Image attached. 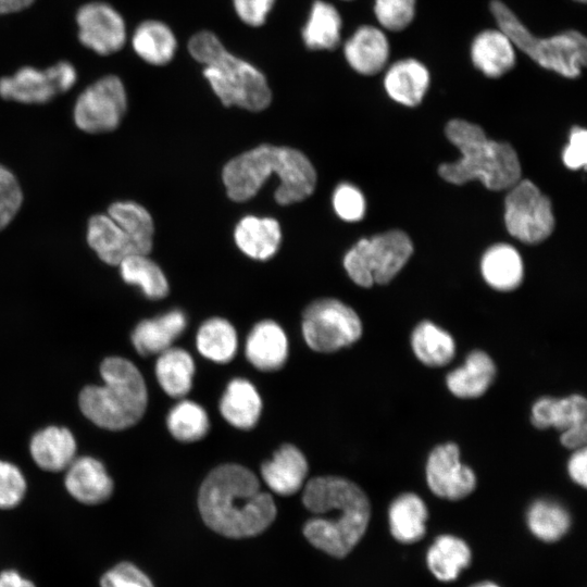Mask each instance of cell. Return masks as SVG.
<instances>
[{"label":"cell","mask_w":587,"mask_h":587,"mask_svg":"<svg viewBox=\"0 0 587 587\" xmlns=\"http://www.w3.org/2000/svg\"><path fill=\"white\" fill-rule=\"evenodd\" d=\"M341 26L338 10L326 1L315 0L302 28V40L310 50H333L340 42Z\"/></svg>","instance_id":"31"},{"label":"cell","mask_w":587,"mask_h":587,"mask_svg":"<svg viewBox=\"0 0 587 587\" xmlns=\"http://www.w3.org/2000/svg\"><path fill=\"white\" fill-rule=\"evenodd\" d=\"M471 58L483 74L491 78L500 77L515 64L514 46L501 29H487L474 38Z\"/></svg>","instance_id":"21"},{"label":"cell","mask_w":587,"mask_h":587,"mask_svg":"<svg viewBox=\"0 0 587 587\" xmlns=\"http://www.w3.org/2000/svg\"><path fill=\"white\" fill-rule=\"evenodd\" d=\"M22 201L23 195L16 177L0 165V230L16 215Z\"/></svg>","instance_id":"41"},{"label":"cell","mask_w":587,"mask_h":587,"mask_svg":"<svg viewBox=\"0 0 587 587\" xmlns=\"http://www.w3.org/2000/svg\"><path fill=\"white\" fill-rule=\"evenodd\" d=\"M234 238L246 255L265 261L276 253L282 241V232L275 218L248 215L237 224Z\"/></svg>","instance_id":"24"},{"label":"cell","mask_w":587,"mask_h":587,"mask_svg":"<svg viewBox=\"0 0 587 587\" xmlns=\"http://www.w3.org/2000/svg\"><path fill=\"white\" fill-rule=\"evenodd\" d=\"M302 334L312 350L329 353L354 344L362 335V323L346 303L322 298L304 309Z\"/></svg>","instance_id":"9"},{"label":"cell","mask_w":587,"mask_h":587,"mask_svg":"<svg viewBox=\"0 0 587 587\" xmlns=\"http://www.w3.org/2000/svg\"><path fill=\"white\" fill-rule=\"evenodd\" d=\"M344 53L355 72L374 75L384 68L388 60L389 43L380 29L364 25L346 41Z\"/></svg>","instance_id":"19"},{"label":"cell","mask_w":587,"mask_h":587,"mask_svg":"<svg viewBox=\"0 0 587 587\" xmlns=\"http://www.w3.org/2000/svg\"><path fill=\"white\" fill-rule=\"evenodd\" d=\"M413 252L412 241L402 230L392 229L359 240L345 255L349 277L361 287L389 283Z\"/></svg>","instance_id":"8"},{"label":"cell","mask_w":587,"mask_h":587,"mask_svg":"<svg viewBox=\"0 0 587 587\" xmlns=\"http://www.w3.org/2000/svg\"><path fill=\"white\" fill-rule=\"evenodd\" d=\"M35 0H0V15L16 13L25 10Z\"/></svg>","instance_id":"50"},{"label":"cell","mask_w":587,"mask_h":587,"mask_svg":"<svg viewBox=\"0 0 587 587\" xmlns=\"http://www.w3.org/2000/svg\"><path fill=\"white\" fill-rule=\"evenodd\" d=\"M76 23L82 45L100 55L117 52L125 43V22L105 2L95 1L80 7L76 13Z\"/></svg>","instance_id":"14"},{"label":"cell","mask_w":587,"mask_h":587,"mask_svg":"<svg viewBox=\"0 0 587 587\" xmlns=\"http://www.w3.org/2000/svg\"><path fill=\"white\" fill-rule=\"evenodd\" d=\"M100 587H154L151 578L136 564L123 561L100 578Z\"/></svg>","instance_id":"42"},{"label":"cell","mask_w":587,"mask_h":587,"mask_svg":"<svg viewBox=\"0 0 587 587\" xmlns=\"http://www.w3.org/2000/svg\"><path fill=\"white\" fill-rule=\"evenodd\" d=\"M0 587H36L35 584L23 577L15 570H4L0 572Z\"/></svg>","instance_id":"49"},{"label":"cell","mask_w":587,"mask_h":587,"mask_svg":"<svg viewBox=\"0 0 587 587\" xmlns=\"http://www.w3.org/2000/svg\"><path fill=\"white\" fill-rule=\"evenodd\" d=\"M587 401L574 394L561 399L552 398L549 411V427L561 433L572 427L587 424Z\"/></svg>","instance_id":"39"},{"label":"cell","mask_w":587,"mask_h":587,"mask_svg":"<svg viewBox=\"0 0 587 587\" xmlns=\"http://www.w3.org/2000/svg\"><path fill=\"white\" fill-rule=\"evenodd\" d=\"M333 205L337 215L347 222L361 220L365 212L362 192L351 184H340L334 191Z\"/></svg>","instance_id":"44"},{"label":"cell","mask_w":587,"mask_h":587,"mask_svg":"<svg viewBox=\"0 0 587 587\" xmlns=\"http://www.w3.org/2000/svg\"><path fill=\"white\" fill-rule=\"evenodd\" d=\"M480 270L486 283L500 291L515 289L523 279L522 258L507 243L490 247L482 258Z\"/></svg>","instance_id":"28"},{"label":"cell","mask_w":587,"mask_h":587,"mask_svg":"<svg viewBox=\"0 0 587 587\" xmlns=\"http://www.w3.org/2000/svg\"><path fill=\"white\" fill-rule=\"evenodd\" d=\"M108 215L128 237L135 253L148 254L153 242V221L150 213L133 201H120L110 205Z\"/></svg>","instance_id":"33"},{"label":"cell","mask_w":587,"mask_h":587,"mask_svg":"<svg viewBox=\"0 0 587 587\" xmlns=\"http://www.w3.org/2000/svg\"><path fill=\"white\" fill-rule=\"evenodd\" d=\"M102 386H88L79 395L84 415L99 427L122 430L143 415L148 392L139 370L120 357L105 359L100 366Z\"/></svg>","instance_id":"6"},{"label":"cell","mask_w":587,"mask_h":587,"mask_svg":"<svg viewBox=\"0 0 587 587\" xmlns=\"http://www.w3.org/2000/svg\"><path fill=\"white\" fill-rule=\"evenodd\" d=\"M271 175L279 179L275 200L282 205L308 198L316 184V173L310 160L289 147L260 145L235 157L223 168L227 196L236 202L255 196Z\"/></svg>","instance_id":"3"},{"label":"cell","mask_w":587,"mask_h":587,"mask_svg":"<svg viewBox=\"0 0 587 587\" xmlns=\"http://www.w3.org/2000/svg\"><path fill=\"white\" fill-rule=\"evenodd\" d=\"M195 362L182 348H168L159 354L155 375L162 389L173 398L184 397L192 386Z\"/></svg>","instance_id":"35"},{"label":"cell","mask_w":587,"mask_h":587,"mask_svg":"<svg viewBox=\"0 0 587 587\" xmlns=\"http://www.w3.org/2000/svg\"><path fill=\"white\" fill-rule=\"evenodd\" d=\"M246 357L260 371L280 369L288 357V341L283 328L270 320L255 324L247 337Z\"/></svg>","instance_id":"18"},{"label":"cell","mask_w":587,"mask_h":587,"mask_svg":"<svg viewBox=\"0 0 587 587\" xmlns=\"http://www.w3.org/2000/svg\"><path fill=\"white\" fill-rule=\"evenodd\" d=\"M429 79V72L423 63L415 59H404L388 68L384 87L394 101L415 107L423 100Z\"/></svg>","instance_id":"23"},{"label":"cell","mask_w":587,"mask_h":587,"mask_svg":"<svg viewBox=\"0 0 587 587\" xmlns=\"http://www.w3.org/2000/svg\"><path fill=\"white\" fill-rule=\"evenodd\" d=\"M198 508L210 529L236 539L263 533L277 513L272 496L261 489L254 473L235 463L218 465L207 475Z\"/></svg>","instance_id":"1"},{"label":"cell","mask_w":587,"mask_h":587,"mask_svg":"<svg viewBox=\"0 0 587 587\" xmlns=\"http://www.w3.org/2000/svg\"><path fill=\"white\" fill-rule=\"evenodd\" d=\"M411 347L415 357L425 365L444 366L454 357L452 336L430 321H423L413 329Z\"/></svg>","instance_id":"34"},{"label":"cell","mask_w":587,"mask_h":587,"mask_svg":"<svg viewBox=\"0 0 587 587\" xmlns=\"http://www.w3.org/2000/svg\"><path fill=\"white\" fill-rule=\"evenodd\" d=\"M567 472L574 483L583 488L587 485V451L585 447L575 449L567 462Z\"/></svg>","instance_id":"47"},{"label":"cell","mask_w":587,"mask_h":587,"mask_svg":"<svg viewBox=\"0 0 587 587\" xmlns=\"http://www.w3.org/2000/svg\"><path fill=\"white\" fill-rule=\"evenodd\" d=\"M447 138L459 149L455 162L444 163L441 178L454 185L478 179L490 190L508 189L521 179V164L515 150L507 142L487 138L484 129L464 120H452Z\"/></svg>","instance_id":"4"},{"label":"cell","mask_w":587,"mask_h":587,"mask_svg":"<svg viewBox=\"0 0 587 587\" xmlns=\"http://www.w3.org/2000/svg\"><path fill=\"white\" fill-rule=\"evenodd\" d=\"M76 442L65 427L49 426L34 435L30 453L36 464L46 471L59 472L75 459Z\"/></svg>","instance_id":"26"},{"label":"cell","mask_w":587,"mask_h":587,"mask_svg":"<svg viewBox=\"0 0 587 587\" xmlns=\"http://www.w3.org/2000/svg\"><path fill=\"white\" fill-rule=\"evenodd\" d=\"M574 1L582 2V3L586 2V0H574Z\"/></svg>","instance_id":"52"},{"label":"cell","mask_w":587,"mask_h":587,"mask_svg":"<svg viewBox=\"0 0 587 587\" xmlns=\"http://www.w3.org/2000/svg\"><path fill=\"white\" fill-rule=\"evenodd\" d=\"M87 241L98 257L110 265H118L134 248L123 229L109 215H93L88 222Z\"/></svg>","instance_id":"30"},{"label":"cell","mask_w":587,"mask_h":587,"mask_svg":"<svg viewBox=\"0 0 587 587\" xmlns=\"http://www.w3.org/2000/svg\"><path fill=\"white\" fill-rule=\"evenodd\" d=\"M188 51L203 65V76L225 107L258 112L270 105L272 92L264 74L227 51L214 33L195 34L189 39Z\"/></svg>","instance_id":"5"},{"label":"cell","mask_w":587,"mask_h":587,"mask_svg":"<svg viewBox=\"0 0 587 587\" xmlns=\"http://www.w3.org/2000/svg\"><path fill=\"white\" fill-rule=\"evenodd\" d=\"M470 587H501V585L494 580H480L472 584Z\"/></svg>","instance_id":"51"},{"label":"cell","mask_w":587,"mask_h":587,"mask_svg":"<svg viewBox=\"0 0 587 587\" xmlns=\"http://www.w3.org/2000/svg\"><path fill=\"white\" fill-rule=\"evenodd\" d=\"M198 351L216 363L229 362L237 350L234 326L222 317H212L202 323L197 333Z\"/></svg>","instance_id":"36"},{"label":"cell","mask_w":587,"mask_h":587,"mask_svg":"<svg viewBox=\"0 0 587 587\" xmlns=\"http://www.w3.org/2000/svg\"><path fill=\"white\" fill-rule=\"evenodd\" d=\"M425 474L430 491L442 499H463L476 487V475L461 462L460 450L454 442L438 445L430 451Z\"/></svg>","instance_id":"13"},{"label":"cell","mask_w":587,"mask_h":587,"mask_svg":"<svg viewBox=\"0 0 587 587\" xmlns=\"http://www.w3.org/2000/svg\"><path fill=\"white\" fill-rule=\"evenodd\" d=\"M75 67L60 61L46 68L24 66L12 76L0 78V97L27 104L47 103L67 91L76 82Z\"/></svg>","instance_id":"12"},{"label":"cell","mask_w":587,"mask_h":587,"mask_svg":"<svg viewBox=\"0 0 587 587\" xmlns=\"http://www.w3.org/2000/svg\"><path fill=\"white\" fill-rule=\"evenodd\" d=\"M118 265L124 282L138 286L147 298L157 300L168 294L164 273L147 254H129Z\"/></svg>","instance_id":"37"},{"label":"cell","mask_w":587,"mask_h":587,"mask_svg":"<svg viewBox=\"0 0 587 587\" xmlns=\"http://www.w3.org/2000/svg\"><path fill=\"white\" fill-rule=\"evenodd\" d=\"M302 502L313 516L302 528L305 539L333 557H347L365 535L371 520L366 494L339 476H317L304 486Z\"/></svg>","instance_id":"2"},{"label":"cell","mask_w":587,"mask_h":587,"mask_svg":"<svg viewBox=\"0 0 587 587\" xmlns=\"http://www.w3.org/2000/svg\"><path fill=\"white\" fill-rule=\"evenodd\" d=\"M65 487L79 502L98 504L110 498L113 482L100 461L82 457L74 459L68 465Z\"/></svg>","instance_id":"17"},{"label":"cell","mask_w":587,"mask_h":587,"mask_svg":"<svg viewBox=\"0 0 587 587\" xmlns=\"http://www.w3.org/2000/svg\"><path fill=\"white\" fill-rule=\"evenodd\" d=\"M490 11L501 29L517 47L540 66L564 77L580 75L587 61V40L577 30H565L549 38L534 36L500 0H492Z\"/></svg>","instance_id":"7"},{"label":"cell","mask_w":587,"mask_h":587,"mask_svg":"<svg viewBox=\"0 0 587 587\" xmlns=\"http://www.w3.org/2000/svg\"><path fill=\"white\" fill-rule=\"evenodd\" d=\"M587 438V424L578 425L561 433L560 441L567 449L585 447Z\"/></svg>","instance_id":"48"},{"label":"cell","mask_w":587,"mask_h":587,"mask_svg":"<svg viewBox=\"0 0 587 587\" xmlns=\"http://www.w3.org/2000/svg\"><path fill=\"white\" fill-rule=\"evenodd\" d=\"M132 46L145 62L161 66L170 63L174 58L177 40L166 24L148 20L137 26L132 38Z\"/></svg>","instance_id":"29"},{"label":"cell","mask_w":587,"mask_h":587,"mask_svg":"<svg viewBox=\"0 0 587 587\" xmlns=\"http://www.w3.org/2000/svg\"><path fill=\"white\" fill-rule=\"evenodd\" d=\"M563 162L571 170L585 167L587 163V132L575 126L571 129L569 143L563 150Z\"/></svg>","instance_id":"46"},{"label":"cell","mask_w":587,"mask_h":587,"mask_svg":"<svg viewBox=\"0 0 587 587\" xmlns=\"http://www.w3.org/2000/svg\"><path fill=\"white\" fill-rule=\"evenodd\" d=\"M308 471L307 458L291 444L282 445L273 458L261 465V475L267 487L285 497L302 488Z\"/></svg>","instance_id":"15"},{"label":"cell","mask_w":587,"mask_h":587,"mask_svg":"<svg viewBox=\"0 0 587 587\" xmlns=\"http://www.w3.org/2000/svg\"><path fill=\"white\" fill-rule=\"evenodd\" d=\"M374 13L383 27L394 32L401 30L414 17L415 0H375Z\"/></svg>","instance_id":"40"},{"label":"cell","mask_w":587,"mask_h":587,"mask_svg":"<svg viewBox=\"0 0 587 587\" xmlns=\"http://www.w3.org/2000/svg\"><path fill=\"white\" fill-rule=\"evenodd\" d=\"M126 109L127 96L122 80L108 75L79 95L74 108V121L86 133L112 132L120 125Z\"/></svg>","instance_id":"11"},{"label":"cell","mask_w":587,"mask_h":587,"mask_svg":"<svg viewBox=\"0 0 587 587\" xmlns=\"http://www.w3.org/2000/svg\"><path fill=\"white\" fill-rule=\"evenodd\" d=\"M504 223L517 240L538 243L549 237L554 227L551 202L533 182L520 179L505 197Z\"/></svg>","instance_id":"10"},{"label":"cell","mask_w":587,"mask_h":587,"mask_svg":"<svg viewBox=\"0 0 587 587\" xmlns=\"http://www.w3.org/2000/svg\"><path fill=\"white\" fill-rule=\"evenodd\" d=\"M26 482L13 464L0 461V509H12L23 499Z\"/></svg>","instance_id":"43"},{"label":"cell","mask_w":587,"mask_h":587,"mask_svg":"<svg viewBox=\"0 0 587 587\" xmlns=\"http://www.w3.org/2000/svg\"><path fill=\"white\" fill-rule=\"evenodd\" d=\"M261 410V397L249 380L235 378L228 383L220 402V412L232 426L246 430L254 427Z\"/></svg>","instance_id":"27"},{"label":"cell","mask_w":587,"mask_h":587,"mask_svg":"<svg viewBox=\"0 0 587 587\" xmlns=\"http://www.w3.org/2000/svg\"><path fill=\"white\" fill-rule=\"evenodd\" d=\"M166 423L171 435L182 442L200 440L210 428L205 410L190 400L175 404L167 415Z\"/></svg>","instance_id":"38"},{"label":"cell","mask_w":587,"mask_h":587,"mask_svg":"<svg viewBox=\"0 0 587 587\" xmlns=\"http://www.w3.org/2000/svg\"><path fill=\"white\" fill-rule=\"evenodd\" d=\"M187 325L180 310H172L153 319L141 321L132 334L137 352L143 357L157 354L171 348Z\"/></svg>","instance_id":"22"},{"label":"cell","mask_w":587,"mask_h":587,"mask_svg":"<svg viewBox=\"0 0 587 587\" xmlns=\"http://www.w3.org/2000/svg\"><path fill=\"white\" fill-rule=\"evenodd\" d=\"M496 376L492 359L482 350L472 351L462 366L451 371L446 384L458 398L472 399L484 395Z\"/></svg>","instance_id":"25"},{"label":"cell","mask_w":587,"mask_h":587,"mask_svg":"<svg viewBox=\"0 0 587 587\" xmlns=\"http://www.w3.org/2000/svg\"><path fill=\"white\" fill-rule=\"evenodd\" d=\"M428 510L413 492L399 495L388 508V527L392 538L402 545L420 541L426 534Z\"/></svg>","instance_id":"20"},{"label":"cell","mask_w":587,"mask_h":587,"mask_svg":"<svg viewBox=\"0 0 587 587\" xmlns=\"http://www.w3.org/2000/svg\"><path fill=\"white\" fill-rule=\"evenodd\" d=\"M570 512L560 503L549 499L534 501L526 512V525L538 540L552 544L562 539L570 530Z\"/></svg>","instance_id":"32"},{"label":"cell","mask_w":587,"mask_h":587,"mask_svg":"<svg viewBox=\"0 0 587 587\" xmlns=\"http://www.w3.org/2000/svg\"><path fill=\"white\" fill-rule=\"evenodd\" d=\"M473 552L463 538L452 534L437 536L425 553L429 574L440 583L455 582L471 565Z\"/></svg>","instance_id":"16"},{"label":"cell","mask_w":587,"mask_h":587,"mask_svg":"<svg viewBox=\"0 0 587 587\" xmlns=\"http://www.w3.org/2000/svg\"><path fill=\"white\" fill-rule=\"evenodd\" d=\"M275 0H233L237 16L252 27L262 26L273 9Z\"/></svg>","instance_id":"45"}]
</instances>
